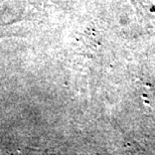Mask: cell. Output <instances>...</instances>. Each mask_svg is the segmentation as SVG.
<instances>
[{
    "label": "cell",
    "mask_w": 155,
    "mask_h": 155,
    "mask_svg": "<svg viewBox=\"0 0 155 155\" xmlns=\"http://www.w3.org/2000/svg\"><path fill=\"white\" fill-rule=\"evenodd\" d=\"M144 97L148 107L151 108L155 112V82L147 86V90L145 91Z\"/></svg>",
    "instance_id": "1"
},
{
    "label": "cell",
    "mask_w": 155,
    "mask_h": 155,
    "mask_svg": "<svg viewBox=\"0 0 155 155\" xmlns=\"http://www.w3.org/2000/svg\"><path fill=\"white\" fill-rule=\"evenodd\" d=\"M125 155H153L152 153L148 152L142 147L138 145H130L127 149Z\"/></svg>",
    "instance_id": "2"
}]
</instances>
